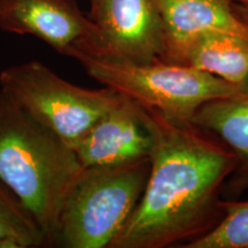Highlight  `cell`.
Instances as JSON below:
<instances>
[{
    "label": "cell",
    "mask_w": 248,
    "mask_h": 248,
    "mask_svg": "<svg viewBox=\"0 0 248 248\" xmlns=\"http://www.w3.org/2000/svg\"><path fill=\"white\" fill-rule=\"evenodd\" d=\"M154 148L146 187L109 248L184 246L203 237L223 217L224 183L239 157L191 122L146 108Z\"/></svg>",
    "instance_id": "cell-1"
},
{
    "label": "cell",
    "mask_w": 248,
    "mask_h": 248,
    "mask_svg": "<svg viewBox=\"0 0 248 248\" xmlns=\"http://www.w3.org/2000/svg\"><path fill=\"white\" fill-rule=\"evenodd\" d=\"M83 167L66 141L0 90V179L58 244L64 198Z\"/></svg>",
    "instance_id": "cell-2"
},
{
    "label": "cell",
    "mask_w": 248,
    "mask_h": 248,
    "mask_svg": "<svg viewBox=\"0 0 248 248\" xmlns=\"http://www.w3.org/2000/svg\"><path fill=\"white\" fill-rule=\"evenodd\" d=\"M151 159L83 168L64 198L58 244L67 248H109L140 200Z\"/></svg>",
    "instance_id": "cell-3"
},
{
    "label": "cell",
    "mask_w": 248,
    "mask_h": 248,
    "mask_svg": "<svg viewBox=\"0 0 248 248\" xmlns=\"http://www.w3.org/2000/svg\"><path fill=\"white\" fill-rule=\"evenodd\" d=\"M73 59L102 86L182 122H191L204 102L231 97L240 91L218 77L176 62L133 63L86 53H77Z\"/></svg>",
    "instance_id": "cell-4"
},
{
    "label": "cell",
    "mask_w": 248,
    "mask_h": 248,
    "mask_svg": "<svg viewBox=\"0 0 248 248\" xmlns=\"http://www.w3.org/2000/svg\"><path fill=\"white\" fill-rule=\"evenodd\" d=\"M0 90L71 147L121 99L113 89H85L68 82L40 61L5 68Z\"/></svg>",
    "instance_id": "cell-5"
},
{
    "label": "cell",
    "mask_w": 248,
    "mask_h": 248,
    "mask_svg": "<svg viewBox=\"0 0 248 248\" xmlns=\"http://www.w3.org/2000/svg\"><path fill=\"white\" fill-rule=\"evenodd\" d=\"M89 1V17L95 28L94 44L90 51L77 53L133 63L162 60L163 27L155 0Z\"/></svg>",
    "instance_id": "cell-6"
},
{
    "label": "cell",
    "mask_w": 248,
    "mask_h": 248,
    "mask_svg": "<svg viewBox=\"0 0 248 248\" xmlns=\"http://www.w3.org/2000/svg\"><path fill=\"white\" fill-rule=\"evenodd\" d=\"M0 29L31 35L73 57L92 48L94 24L76 0H0Z\"/></svg>",
    "instance_id": "cell-7"
},
{
    "label": "cell",
    "mask_w": 248,
    "mask_h": 248,
    "mask_svg": "<svg viewBox=\"0 0 248 248\" xmlns=\"http://www.w3.org/2000/svg\"><path fill=\"white\" fill-rule=\"evenodd\" d=\"M154 148L146 108L121 94L76 142L73 150L83 168L117 166L151 159Z\"/></svg>",
    "instance_id": "cell-8"
},
{
    "label": "cell",
    "mask_w": 248,
    "mask_h": 248,
    "mask_svg": "<svg viewBox=\"0 0 248 248\" xmlns=\"http://www.w3.org/2000/svg\"><path fill=\"white\" fill-rule=\"evenodd\" d=\"M162 21V60L181 63L188 48L209 32L248 36L230 0H155Z\"/></svg>",
    "instance_id": "cell-9"
},
{
    "label": "cell",
    "mask_w": 248,
    "mask_h": 248,
    "mask_svg": "<svg viewBox=\"0 0 248 248\" xmlns=\"http://www.w3.org/2000/svg\"><path fill=\"white\" fill-rule=\"evenodd\" d=\"M181 63L218 77L239 90L248 89V36L206 33L188 48Z\"/></svg>",
    "instance_id": "cell-10"
},
{
    "label": "cell",
    "mask_w": 248,
    "mask_h": 248,
    "mask_svg": "<svg viewBox=\"0 0 248 248\" xmlns=\"http://www.w3.org/2000/svg\"><path fill=\"white\" fill-rule=\"evenodd\" d=\"M191 123L217 133L239 157L235 173L248 172V89L204 102L192 116Z\"/></svg>",
    "instance_id": "cell-11"
},
{
    "label": "cell",
    "mask_w": 248,
    "mask_h": 248,
    "mask_svg": "<svg viewBox=\"0 0 248 248\" xmlns=\"http://www.w3.org/2000/svg\"><path fill=\"white\" fill-rule=\"evenodd\" d=\"M46 246L43 231L17 197L0 179V248Z\"/></svg>",
    "instance_id": "cell-12"
},
{
    "label": "cell",
    "mask_w": 248,
    "mask_h": 248,
    "mask_svg": "<svg viewBox=\"0 0 248 248\" xmlns=\"http://www.w3.org/2000/svg\"><path fill=\"white\" fill-rule=\"evenodd\" d=\"M223 217L212 231L183 248H248V200H221Z\"/></svg>",
    "instance_id": "cell-13"
},
{
    "label": "cell",
    "mask_w": 248,
    "mask_h": 248,
    "mask_svg": "<svg viewBox=\"0 0 248 248\" xmlns=\"http://www.w3.org/2000/svg\"><path fill=\"white\" fill-rule=\"evenodd\" d=\"M226 190L231 192L232 194L243 193L244 191L248 190V172L247 173H235L225 185Z\"/></svg>",
    "instance_id": "cell-14"
},
{
    "label": "cell",
    "mask_w": 248,
    "mask_h": 248,
    "mask_svg": "<svg viewBox=\"0 0 248 248\" xmlns=\"http://www.w3.org/2000/svg\"><path fill=\"white\" fill-rule=\"evenodd\" d=\"M232 6H233L234 12L238 14V16H239L241 20H243L244 22L248 26V8H245L240 5L233 4V2H232Z\"/></svg>",
    "instance_id": "cell-15"
},
{
    "label": "cell",
    "mask_w": 248,
    "mask_h": 248,
    "mask_svg": "<svg viewBox=\"0 0 248 248\" xmlns=\"http://www.w3.org/2000/svg\"><path fill=\"white\" fill-rule=\"evenodd\" d=\"M230 1L233 2V4L243 6L245 8H248V0H230Z\"/></svg>",
    "instance_id": "cell-16"
}]
</instances>
